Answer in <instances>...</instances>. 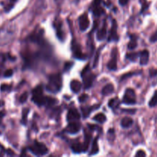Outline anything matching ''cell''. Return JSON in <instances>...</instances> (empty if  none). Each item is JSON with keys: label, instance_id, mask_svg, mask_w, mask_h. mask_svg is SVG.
<instances>
[{"label": "cell", "instance_id": "obj_33", "mask_svg": "<svg viewBox=\"0 0 157 157\" xmlns=\"http://www.w3.org/2000/svg\"><path fill=\"white\" fill-rule=\"evenodd\" d=\"M11 88H12V86L11 85H9V84H3L1 85V87H0V89H1V91H9L11 90Z\"/></svg>", "mask_w": 157, "mask_h": 157}, {"label": "cell", "instance_id": "obj_43", "mask_svg": "<svg viewBox=\"0 0 157 157\" xmlns=\"http://www.w3.org/2000/svg\"><path fill=\"white\" fill-rule=\"evenodd\" d=\"M129 0H119V3L121 5H125L127 4Z\"/></svg>", "mask_w": 157, "mask_h": 157}, {"label": "cell", "instance_id": "obj_46", "mask_svg": "<svg viewBox=\"0 0 157 157\" xmlns=\"http://www.w3.org/2000/svg\"><path fill=\"white\" fill-rule=\"evenodd\" d=\"M4 104H5V103H4L3 101H0V107H3Z\"/></svg>", "mask_w": 157, "mask_h": 157}, {"label": "cell", "instance_id": "obj_38", "mask_svg": "<svg viewBox=\"0 0 157 157\" xmlns=\"http://www.w3.org/2000/svg\"><path fill=\"white\" fill-rule=\"evenodd\" d=\"M146 152H144L143 150H139L137 151V152L136 153V156L143 157V156H146Z\"/></svg>", "mask_w": 157, "mask_h": 157}, {"label": "cell", "instance_id": "obj_19", "mask_svg": "<svg viewBox=\"0 0 157 157\" xmlns=\"http://www.w3.org/2000/svg\"><path fill=\"white\" fill-rule=\"evenodd\" d=\"M114 91V87L112 84H108L107 85H105L104 87V88L102 89V94L103 95H108L110 94Z\"/></svg>", "mask_w": 157, "mask_h": 157}, {"label": "cell", "instance_id": "obj_21", "mask_svg": "<svg viewBox=\"0 0 157 157\" xmlns=\"http://www.w3.org/2000/svg\"><path fill=\"white\" fill-rule=\"evenodd\" d=\"M98 137H96L94 139V140L93 141L92 143V148H91V150L89 153V155H95L99 151V148H98Z\"/></svg>", "mask_w": 157, "mask_h": 157}, {"label": "cell", "instance_id": "obj_22", "mask_svg": "<svg viewBox=\"0 0 157 157\" xmlns=\"http://www.w3.org/2000/svg\"><path fill=\"white\" fill-rule=\"evenodd\" d=\"M94 120H96V121L99 122V123H103L106 121L107 117H106V116L104 114V113H98V114H96L95 116H94Z\"/></svg>", "mask_w": 157, "mask_h": 157}, {"label": "cell", "instance_id": "obj_6", "mask_svg": "<svg viewBox=\"0 0 157 157\" xmlns=\"http://www.w3.org/2000/svg\"><path fill=\"white\" fill-rule=\"evenodd\" d=\"M107 68L110 71L116 70V68H117V49L116 48L112 50L111 60L108 62Z\"/></svg>", "mask_w": 157, "mask_h": 157}, {"label": "cell", "instance_id": "obj_30", "mask_svg": "<svg viewBox=\"0 0 157 157\" xmlns=\"http://www.w3.org/2000/svg\"><path fill=\"white\" fill-rule=\"evenodd\" d=\"M17 2V0H10V3L8 4V5H6V6L5 7V12H9V11L11 10V9L13 8L14 6V4L16 3V2Z\"/></svg>", "mask_w": 157, "mask_h": 157}, {"label": "cell", "instance_id": "obj_25", "mask_svg": "<svg viewBox=\"0 0 157 157\" xmlns=\"http://www.w3.org/2000/svg\"><path fill=\"white\" fill-rule=\"evenodd\" d=\"M57 100L53 98H47L46 97V100H45V106L46 107H51L55 105V104L57 103Z\"/></svg>", "mask_w": 157, "mask_h": 157}, {"label": "cell", "instance_id": "obj_23", "mask_svg": "<svg viewBox=\"0 0 157 157\" xmlns=\"http://www.w3.org/2000/svg\"><path fill=\"white\" fill-rule=\"evenodd\" d=\"M91 135H89L88 133H85V140H84V143L83 145L84 146V152H86L88 149L90 143H91Z\"/></svg>", "mask_w": 157, "mask_h": 157}, {"label": "cell", "instance_id": "obj_5", "mask_svg": "<svg viewBox=\"0 0 157 157\" xmlns=\"http://www.w3.org/2000/svg\"><path fill=\"white\" fill-rule=\"evenodd\" d=\"M123 102L126 104H136V94L134 90L131 88L126 89L123 98Z\"/></svg>", "mask_w": 157, "mask_h": 157}, {"label": "cell", "instance_id": "obj_42", "mask_svg": "<svg viewBox=\"0 0 157 157\" xmlns=\"http://www.w3.org/2000/svg\"><path fill=\"white\" fill-rule=\"evenodd\" d=\"M5 110L0 111V123H1V121H2V118H3L4 116H5Z\"/></svg>", "mask_w": 157, "mask_h": 157}, {"label": "cell", "instance_id": "obj_12", "mask_svg": "<svg viewBox=\"0 0 157 157\" xmlns=\"http://www.w3.org/2000/svg\"><path fill=\"white\" fill-rule=\"evenodd\" d=\"M62 21H57L55 20V28H56V34H57V36H58V38H59L60 40H62V41H64V39H65V32H63V30H62Z\"/></svg>", "mask_w": 157, "mask_h": 157}, {"label": "cell", "instance_id": "obj_3", "mask_svg": "<svg viewBox=\"0 0 157 157\" xmlns=\"http://www.w3.org/2000/svg\"><path fill=\"white\" fill-rule=\"evenodd\" d=\"M81 76L83 77L84 86L85 89H88L92 86L93 82L95 79V74L92 73H89V65H87L85 68L83 70L81 73Z\"/></svg>", "mask_w": 157, "mask_h": 157}, {"label": "cell", "instance_id": "obj_44", "mask_svg": "<svg viewBox=\"0 0 157 157\" xmlns=\"http://www.w3.org/2000/svg\"><path fill=\"white\" fill-rule=\"evenodd\" d=\"M6 152H7V154H8V155H14V152H12V150H11V149H8V150L6 151Z\"/></svg>", "mask_w": 157, "mask_h": 157}, {"label": "cell", "instance_id": "obj_4", "mask_svg": "<svg viewBox=\"0 0 157 157\" xmlns=\"http://www.w3.org/2000/svg\"><path fill=\"white\" fill-rule=\"evenodd\" d=\"M29 149L32 153L36 155H45L48 152V148L44 143H41L38 141H35L34 144L29 147Z\"/></svg>", "mask_w": 157, "mask_h": 157}, {"label": "cell", "instance_id": "obj_39", "mask_svg": "<svg viewBox=\"0 0 157 157\" xmlns=\"http://www.w3.org/2000/svg\"><path fill=\"white\" fill-rule=\"evenodd\" d=\"M149 75L151 77H155L157 75V69H150L149 70Z\"/></svg>", "mask_w": 157, "mask_h": 157}, {"label": "cell", "instance_id": "obj_2", "mask_svg": "<svg viewBox=\"0 0 157 157\" xmlns=\"http://www.w3.org/2000/svg\"><path fill=\"white\" fill-rule=\"evenodd\" d=\"M46 97L43 96V89L41 85H38L32 91V101L38 106L45 104Z\"/></svg>", "mask_w": 157, "mask_h": 157}, {"label": "cell", "instance_id": "obj_37", "mask_svg": "<svg viewBox=\"0 0 157 157\" xmlns=\"http://www.w3.org/2000/svg\"><path fill=\"white\" fill-rule=\"evenodd\" d=\"M87 98H88V95H87V94H82V95L80 96L78 99L80 102L83 103V102H84V101H85Z\"/></svg>", "mask_w": 157, "mask_h": 157}, {"label": "cell", "instance_id": "obj_1", "mask_svg": "<svg viewBox=\"0 0 157 157\" xmlns=\"http://www.w3.org/2000/svg\"><path fill=\"white\" fill-rule=\"evenodd\" d=\"M62 86V79L60 74H52L49 76L48 84L47 85L48 91L51 93H57L61 90Z\"/></svg>", "mask_w": 157, "mask_h": 157}, {"label": "cell", "instance_id": "obj_10", "mask_svg": "<svg viewBox=\"0 0 157 157\" xmlns=\"http://www.w3.org/2000/svg\"><path fill=\"white\" fill-rule=\"evenodd\" d=\"M112 26H111V30L110 32L109 38H108V41H111L113 40H118V35H117V24L116 22L113 19L112 21Z\"/></svg>", "mask_w": 157, "mask_h": 157}, {"label": "cell", "instance_id": "obj_29", "mask_svg": "<svg viewBox=\"0 0 157 157\" xmlns=\"http://www.w3.org/2000/svg\"><path fill=\"white\" fill-rule=\"evenodd\" d=\"M29 109L26 108V109H24L22 110V123H24L26 124V121H27V116L28 114H29Z\"/></svg>", "mask_w": 157, "mask_h": 157}, {"label": "cell", "instance_id": "obj_15", "mask_svg": "<svg viewBox=\"0 0 157 157\" xmlns=\"http://www.w3.org/2000/svg\"><path fill=\"white\" fill-rule=\"evenodd\" d=\"M71 89L74 94H77L80 92V89H81V84L77 80H73L71 82Z\"/></svg>", "mask_w": 157, "mask_h": 157}, {"label": "cell", "instance_id": "obj_17", "mask_svg": "<svg viewBox=\"0 0 157 157\" xmlns=\"http://www.w3.org/2000/svg\"><path fill=\"white\" fill-rule=\"evenodd\" d=\"M99 106L100 105H94V106H93V107H82L81 110H82V113H83V116H84V118L87 117V116H89V114H90V113H91L92 110H96V109H98Z\"/></svg>", "mask_w": 157, "mask_h": 157}, {"label": "cell", "instance_id": "obj_32", "mask_svg": "<svg viewBox=\"0 0 157 157\" xmlns=\"http://www.w3.org/2000/svg\"><path fill=\"white\" fill-rule=\"evenodd\" d=\"M28 97H29V94H28L27 92L23 93V94L21 95L20 98H19V102H20L21 104H23V103H25L26 101H27Z\"/></svg>", "mask_w": 157, "mask_h": 157}, {"label": "cell", "instance_id": "obj_36", "mask_svg": "<svg viewBox=\"0 0 157 157\" xmlns=\"http://www.w3.org/2000/svg\"><path fill=\"white\" fill-rule=\"evenodd\" d=\"M149 40H150L151 42H155V41H157V31L151 35Z\"/></svg>", "mask_w": 157, "mask_h": 157}, {"label": "cell", "instance_id": "obj_41", "mask_svg": "<svg viewBox=\"0 0 157 157\" xmlns=\"http://www.w3.org/2000/svg\"><path fill=\"white\" fill-rule=\"evenodd\" d=\"M123 112H126V113H130L131 114H133V113L136 112V110H123Z\"/></svg>", "mask_w": 157, "mask_h": 157}, {"label": "cell", "instance_id": "obj_18", "mask_svg": "<svg viewBox=\"0 0 157 157\" xmlns=\"http://www.w3.org/2000/svg\"><path fill=\"white\" fill-rule=\"evenodd\" d=\"M133 121L131 118L128 117V116H125V117H123L121 119L120 124H121V126H123V128H128V127H130V126L133 125Z\"/></svg>", "mask_w": 157, "mask_h": 157}, {"label": "cell", "instance_id": "obj_16", "mask_svg": "<svg viewBox=\"0 0 157 157\" xmlns=\"http://www.w3.org/2000/svg\"><path fill=\"white\" fill-rule=\"evenodd\" d=\"M107 35V24L104 23V26H102L101 29H100L98 30V33H97V38L99 41H102L104 40V38L106 37Z\"/></svg>", "mask_w": 157, "mask_h": 157}, {"label": "cell", "instance_id": "obj_34", "mask_svg": "<svg viewBox=\"0 0 157 157\" xmlns=\"http://www.w3.org/2000/svg\"><path fill=\"white\" fill-rule=\"evenodd\" d=\"M12 74H13V71H12V69H9V70L5 71V73H4L3 76L5 77H12Z\"/></svg>", "mask_w": 157, "mask_h": 157}, {"label": "cell", "instance_id": "obj_31", "mask_svg": "<svg viewBox=\"0 0 157 157\" xmlns=\"http://www.w3.org/2000/svg\"><path fill=\"white\" fill-rule=\"evenodd\" d=\"M140 3H141L142 5V9H141V12H143L144 11L146 10V9L148 8L149 4L147 2L146 0H140Z\"/></svg>", "mask_w": 157, "mask_h": 157}, {"label": "cell", "instance_id": "obj_9", "mask_svg": "<svg viewBox=\"0 0 157 157\" xmlns=\"http://www.w3.org/2000/svg\"><path fill=\"white\" fill-rule=\"evenodd\" d=\"M101 0H94L93 2L91 8H92L93 13L96 16H101L104 13V9L101 6Z\"/></svg>", "mask_w": 157, "mask_h": 157}, {"label": "cell", "instance_id": "obj_8", "mask_svg": "<svg viewBox=\"0 0 157 157\" xmlns=\"http://www.w3.org/2000/svg\"><path fill=\"white\" fill-rule=\"evenodd\" d=\"M90 26V21L87 13H84L79 18V27L81 31H85Z\"/></svg>", "mask_w": 157, "mask_h": 157}, {"label": "cell", "instance_id": "obj_11", "mask_svg": "<svg viewBox=\"0 0 157 157\" xmlns=\"http://www.w3.org/2000/svg\"><path fill=\"white\" fill-rule=\"evenodd\" d=\"M80 113L77 111V110L75 109V108H71V109H70L68 110V115H67V119L69 122L74 121V120L80 119Z\"/></svg>", "mask_w": 157, "mask_h": 157}, {"label": "cell", "instance_id": "obj_27", "mask_svg": "<svg viewBox=\"0 0 157 157\" xmlns=\"http://www.w3.org/2000/svg\"><path fill=\"white\" fill-rule=\"evenodd\" d=\"M137 40L134 39V38H132V39L130 40V42L128 43L127 48H128V49H130V50H133V49H134V48H137Z\"/></svg>", "mask_w": 157, "mask_h": 157}, {"label": "cell", "instance_id": "obj_26", "mask_svg": "<svg viewBox=\"0 0 157 157\" xmlns=\"http://www.w3.org/2000/svg\"><path fill=\"white\" fill-rule=\"evenodd\" d=\"M149 107H155L157 105V91H155L153 97H152L150 101H149Z\"/></svg>", "mask_w": 157, "mask_h": 157}, {"label": "cell", "instance_id": "obj_28", "mask_svg": "<svg viewBox=\"0 0 157 157\" xmlns=\"http://www.w3.org/2000/svg\"><path fill=\"white\" fill-rule=\"evenodd\" d=\"M126 58H128L131 62H135L137 58H138V54L136 52H132V53H129L126 55Z\"/></svg>", "mask_w": 157, "mask_h": 157}, {"label": "cell", "instance_id": "obj_45", "mask_svg": "<svg viewBox=\"0 0 157 157\" xmlns=\"http://www.w3.org/2000/svg\"><path fill=\"white\" fill-rule=\"evenodd\" d=\"M8 57H9V59L11 60V61H15V60H16V58H15V57H12V56H11L10 55H8Z\"/></svg>", "mask_w": 157, "mask_h": 157}, {"label": "cell", "instance_id": "obj_14", "mask_svg": "<svg viewBox=\"0 0 157 157\" xmlns=\"http://www.w3.org/2000/svg\"><path fill=\"white\" fill-rule=\"evenodd\" d=\"M149 54L147 50H143L140 53V63L141 65H145L148 63Z\"/></svg>", "mask_w": 157, "mask_h": 157}, {"label": "cell", "instance_id": "obj_7", "mask_svg": "<svg viewBox=\"0 0 157 157\" xmlns=\"http://www.w3.org/2000/svg\"><path fill=\"white\" fill-rule=\"evenodd\" d=\"M72 51H73L74 56L76 58H78V59H84L85 58L84 55L82 52L81 48H80V45L75 41L74 40L72 41Z\"/></svg>", "mask_w": 157, "mask_h": 157}, {"label": "cell", "instance_id": "obj_35", "mask_svg": "<svg viewBox=\"0 0 157 157\" xmlns=\"http://www.w3.org/2000/svg\"><path fill=\"white\" fill-rule=\"evenodd\" d=\"M99 55H100V51H98V53H97V55H96L95 58H94V63H93V67H94V68H96V67H97V65H98V58H99Z\"/></svg>", "mask_w": 157, "mask_h": 157}, {"label": "cell", "instance_id": "obj_13", "mask_svg": "<svg viewBox=\"0 0 157 157\" xmlns=\"http://www.w3.org/2000/svg\"><path fill=\"white\" fill-rule=\"evenodd\" d=\"M80 123H77V122L72 121L71 123H70L68 125V126H67V128H66V130L68 132V133L74 134V133H77V132L80 130Z\"/></svg>", "mask_w": 157, "mask_h": 157}, {"label": "cell", "instance_id": "obj_24", "mask_svg": "<svg viewBox=\"0 0 157 157\" xmlns=\"http://www.w3.org/2000/svg\"><path fill=\"white\" fill-rule=\"evenodd\" d=\"M119 101L118 98H113V99H111L110 101H109V103H108V106L110 107L113 108L114 109L115 107H117L119 106Z\"/></svg>", "mask_w": 157, "mask_h": 157}, {"label": "cell", "instance_id": "obj_20", "mask_svg": "<svg viewBox=\"0 0 157 157\" xmlns=\"http://www.w3.org/2000/svg\"><path fill=\"white\" fill-rule=\"evenodd\" d=\"M71 149L75 153H80L81 152H84V146L80 143H74L71 145Z\"/></svg>", "mask_w": 157, "mask_h": 157}, {"label": "cell", "instance_id": "obj_40", "mask_svg": "<svg viewBox=\"0 0 157 157\" xmlns=\"http://www.w3.org/2000/svg\"><path fill=\"white\" fill-rule=\"evenodd\" d=\"M72 65H73L72 62H68V63H66L65 65V71L70 70V68L72 67Z\"/></svg>", "mask_w": 157, "mask_h": 157}]
</instances>
